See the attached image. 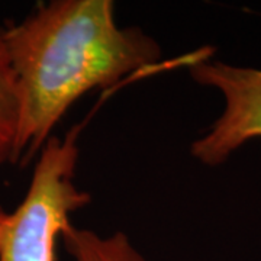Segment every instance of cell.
Instances as JSON below:
<instances>
[{
	"mask_svg": "<svg viewBox=\"0 0 261 261\" xmlns=\"http://www.w3.org/2000/svg\"><path fill=\"white\" fill-rule=\"evenodd\" d=\"M20 96L18 155L41 152L83 94L155 65L159 42L121 28L111 0H54L3 29Z\"/></svg>",
	"mask_w": 261,
	"mask_h": 261,
	"instance_id": "obj_1",
	"label": "cell"
},
{
	"mask_svg": "<svg viewBox=\"0 0 261 261\" xmlns=\"http://www.w3.org/2000/svg\"><path fill=\"white\" fill-rule=\"evenodd\" d=\"M79 128L42 147L28 190L0 231V261H56L57 240L71 225L70 214L90 203L75 186Z\"/></svg>",
	"mask_w": 261,
	"mask_h": 261,
	"instance_id": "obj_2",
	"label": "cell"
},
{
	"mask_svg": "<svg viewBox=\"0 0 261 261\" xmlns=\"http://www.w3.org/2000/svg\"><path fill=\"white\" fill-rule=\"evenodd\" d=\"M209 57V49H203L189 64L190 75L196 83L219 90L225 108L190 151L197 161L215 167L248 141L261 138V70L211 61Z\"/></svg>",
	"mask_w": 261,
	"mask_h": 261,
	"instance_id": "obj_3",
	"label": "cell"
},
{
	"mask_svg": "<svg viewBox=\"0 0 261 261\" xmlns=\"http://www.w3.org/2000/svg\"><path fill=\"white\" fill-rule=\"evenodd\" d=\"M20 130V96L18 80L0 29V167L16 163Z\"/></svg>",
	"mask_w": 261,
	"mask_h": 261,
	"instance_id": "obj_4",
	"label": "cell"
},
{
	"mask_svg": "<svg viewBox=\"0 0 261 261\" xmlns=\"http://www.w3.org/2000/svg\"><path fill=\"white\" fill-rule=\"evenodd\" d=\"M61 238L74 261H145L123 232L102 237L70 225Z\"/></svg>",
	"mask_w": 261,
	"mask_h": 261,
	"instance_id": "obj_5",
	"label": "cell"
},
{
	"mask_svg": "<svg viewBox=\"0 0 261 261\" xmlns=\"http://www.w3.org/2000/svg\"><path fill=\"white\" fill-rule=\"evenodd\" d=\"M6 216H8V212H5V211L0 207V231H2V226L5 224V221H6Z\"/></svg>",
	"mask_w": 261,
	"mask_h": 261,
	"instance_id": "obj_6",
	"label": "cell"
}]
</instances>
